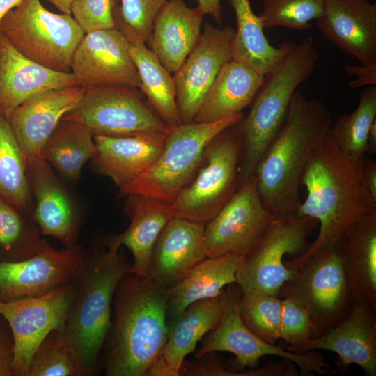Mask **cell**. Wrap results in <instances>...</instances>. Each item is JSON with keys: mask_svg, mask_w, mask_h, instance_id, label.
Returning a JSON list of instances; mask_svg holds the SVG:
<instances>
[{"mask_svg": "<svg viewBox=\"0 0 376 376\" xmlns=\"http://www.w3.org/2000/svg\"><path fill=\"white\" fill-rule=\"evenodd\" d=\"M363 161L347 157L328 132L315 148L301 178L307 196L296 214L315 219L320 230L302 253L285 263L288 268L297 269L339 242L354 224L376 212V200L364 181Z\"/></svg>", "mask_w": 376, "mask_h": 376, "instance_id": "cell-1", "label": "cell"}, {"mask_svg": "<svg viewBox=\"0 0 376 376\" xmlns=\"http://www.w3.org/2000/svg\"><path fill=\"white\" fill-rule=\"evenodd\" d=\"M169 291L132 272L120 280L100 356V372L103 370L106 376H146L167 340Z\"/></svg>", "mask_w": 376, "mask_h": 376, "instance_id": "cell-2", "label": "cell"}, {"mask_svg": "<svg viewBox=\"0 0 376 376\" xmlns=\"http://www.w3.org/2000/svg\"><path fill=\"white\" fill-rule=\"evenodd\" d=\"M331 125V113L322 102L295 93L253 173L261 200L275 218L296 214L301 203L299 189L304 171Z\"/></svg>", "mask_w": 376, "mask_h": 376, "instance_id": "cell-3", "label": "cell"}, {"mask_svg": "<svg viewBox=\"0 0 376 376\" xmlns=\"http://www.w3.org/2000/svg\"><path fill=\"white\" fill-rule=\"evenodd\" d=\"M131 272L132 264L125 251L107 246L102 237L82 248L75 279V295L63 327L81 376L100 373V356L110 327L114 292Z\"/></svg>", "mask_w": 376, "mask_h": 376, "instance_id": "cell-4", "label": "cell"}, {"mask_svg": "<svg viewBox=\"0 0 376 376\" xmlns=\"http://www.w3.org/2000/svg\"><path fill=\"white\" fill-rule=\"evenodd\" d=\"M318 58L313 40L307 37L265 76L248 115L236 124L241 139L237 185L253 175L279 130L297 87L311 76Z\"/></svg>", "mask_w": 376, "mask_h": 376, "instance_id": "cell-5", "label": "cell"}, {"mask_svg": "<svg viewBox=\"0 0 376 376\" xmlns=\"http://www.w3.org/2000/svg\"><path fill=\"white\" fill-rule=\"evenodd\" d=\"M243 117L241 113L217 122H191L169 127L157 160L147 171L120 187V194H141L172 203L194 177L208 144Z\"/></svg>", "mask_w": 376, "mask_h": 376, "instance_id": "cell-6", "label": "cell"}, {"mask_svg": "<svg viewBox=\"0 0 376 376\" xmlns=\"http://www.w3.org/2000/svg\"><path fill=\"white\" fill-rule=\"evenodd\" d=\"M0 34L29 59L68 72L85 33L72 15L51 12L40 0H22L0 21Z\"/></svg>", "mask_w": 376, "mask_h": 376, "instance_id": "cell-7", "label": "cell"}, {"mask_svg": "<svg viewBox=\"0 0 376 376\" xmlns=\"http://www.w3.org/2000/svg\"><path fill=\"white\" fill-rule=\"evenodd\" d=\"M278 297L290 299L309 314L318 336L339 324L352 307L342 240L296 269Z\"/></svg>", "mask_w": 376, "mask_h": 376, "instance_id": "cell-8", "label": "cell"}, {"mask_svg": "<svg viewBox=\"0 0 376 376\" xmlns=\"http://www.w3.org/2000/svg\"><path fill=\"white\" fill-rule=\"evenodd\" d=\"M241 139L236 125L223 131L206 147L189 182L171 203L173 216L206 224L237 187Z\"/></svg>", "mask_w": 376, "mask_h": 376, "instance_id": "cell-9", "label": "cell"}, {"mask_svg": "<svg viewBox=\"0 0 376 376\" xmlns=\"http://www.w3.org/2000/svg\"><path fill=\"white\" fill-rule=\"evenodd\" d=\"M318 221L292 214L275 218L258 242L242 256L236 283L242 290H260L277 296L283 284L296 273L288 268L284 257H296L308 246V237Z\"/></svg>", "mask_w": 376, "mask_h": 376, "instance_id": "cell-10", "label": "cell"}, {"mask_svg": "<svg viewBox=\"0 0 376 376\" xmlns=\"http://www.w3.org/2000/svg\"><path fill=\"white\" fill-rule=\"evenodd\" d=\"M62 120L79 123L93 135L165 133L168 127L144 101L138 88L86 87L78 105Z\"/></svg>", "mask_w": 376, "mask_h": 376, "instance_id": "cell-11", "label": "cell"}, {"mask_svg": "<svg viewBox=\"0 0 376 376\" xmlns=\"http://www.w3.org/2000/svg\"><path fill=\"white\" fill-rule=\"evenodd\" d=\"M241 290L237 286L226 290V308L218 324L201 340L200 347L194 357H200L210 352H229L235 355L229 362L230 371L240 373L254 368L259 359L265 356L280 357L293 362L300 370L301 375L313 373L325 374L329 369L322 354L315 351L295 353L272 345L253 334L242 322L238 303Z\"/></svg>", "mask_w": 376, "mask_h": 376, "instance_id": "cell-12", "label": "cell"}, {"mask_svg": "<svg viewBox=\"0 0 376 376\" xmlns=\"http://www.w3.org/2000/svg\"><path fill=\"white\" fill-rule=\"evenodd\" d=\"M75 291L74 280L40 296L0 301V315L14 340L13 376H26L37 347L51 331L64 326Z\"/></svg>", "mask_w": 376, "mask_h": 376, "instance_id": "cell-13", "label": "cell"}, {"mask_svg": "<svg viewBox=\"0 0 376 376\" xmlns=\"http://www.w3.org/2000/svg\"><path fill=\"white\" fill-rule=\"evenodd\" d=\"M274 219L265 207L252 175L238 185L227 203L205 224L207 257L245 255Z\"/></svg>", "mask_w": 376, "mask_h": 376, "instance_id": "cell-14", "label": "cell"}, {"mask_svg": "<svg viewBox=\"0 0 376 376\" xmlns=\"http://www.w3.org/2000/svg\"><path fill=\"white\" fill-rule=\"evenodd\" d=\"M82 248L75 244L56 249L44 240L40 250L31 258L0 260V301L40 296L73 281Z\"/></svg>", "mask_w": 376, "mask_h": 376, "instance_id": "cell-15", "label": "cell"}, {"mask_svg": "<svg viewBox=\"0 0 376 376\" xmlns=\"http://www.w3.org/2000/svg\"><path fill=\"white\" fill-rule=\"evenodd\" d=\"M235 30L206 23L200 38L174 73L176 101L182 123L194 118L221 68L232 60Z\"/></svg>", "mask_w": 376, "mask_h": 376, "instance_id": "cell-16", "label": "cell"}, {"mask_svg": "<svg viewBox=\"0 0 376 376\" xmlns=\"http://www.w3.org/2000/svg\"><path fill=\"white\" fill-rule=\"evenodd\" d=\"M78 85L125 86L140 88V79L128 40L116 28L85 33L70 66Z\"/></svg>", "mask_w": 376, "mask_h": 376, "instance_id": "cell-17", "label": "cell"}, {"mask_svg": "<svg viewBox=\"0 0 376 376\" xmlns=\"http://www.w3.org/2000/svg\"><path fill=\"white\" fill-rule=\"evenodd\" d=\"M287 350L304 353L329 350L338 356V368L359 366L368 376L376 375V310L368 300L352 302L347 316L339 324L301 345Z\"/></svg>", "mask_w": 376, "mask_h": 376, "instance_id": "cell-18", "label": "cell"}, {"mask_svg": "<svg viewBox=\"0 0 376 376\" xmlns=\"http://www.w3.org/2000/svg\"><path fill=\"white\" fill-rule=\"evenodd\" d=\"M26 173L36 205L32 217L42 235L77 244L81 219L77 207L49 164L41 155L26 158Z\"/></svg>", "mask_w": 376, "mask_h": 376, "instance_id": "cell-19", "label": "cell"}, {"mask_svg": "<svg viewBox=\"0 0 376 376\" xmlns=\"http://www.w3.org/2000/svg\"><path fill=\"white\" fill-rule=\"evenodd\" d=\"M84 89L77 84L45 91L22 103L6 118L26 158L41 155L62 118L78 105Z\"/></svg>", "mask_w": 376, "mask_h": 376, "instance_id": "cell-20", "label": "cell"}, {"mask_svg": "<svg viewBox=\"0 0 376 376\" xmlns=\"http://www.w3.org/2000/svg\"><path fill=\"white\" fill-rule=\"evenodd\" d=\"M205 226L180 217L171 218L162 230L153 247L148 277L170 290L207 258Z\"/></svg>", "mask_w": 376, "mask_h": 376, "instance_id": "cell-21", "label": "cell"}, {"mask_svg": "<svg viewBox=\"0 0 376 376\" xmlns=\"http://www.w3.org/2000/svg\"><path fill=\"white\" fill-rule=\"evenodd\" d=\"M316 26L325 38L360 63L376 62L375 3L326 0Z\"/></svg>", "mask_w": 376, "mask_h": 376, "instance_id": "cell-22", "label": "cell"}, {"mask_svg": "<svg viewBox=\"0 0 376 376\" xmlns=\"http://www.w3.org/2000/svg\"><path fill=\"white\" fill-rule=\"evenodd\" d=\"M77 85L71 72L43 66L20 54L0 34V114L7 118L28 99L47 91Z\"/></svg>", "mask_w": 376, "mask_h": 376, "instance_id": "cell-23", "label": "cell"}, {"mask_svg": "<svg viewBox=\"0 0 376 376\" xmlns=\"http://www.w3.org/2000/svg\"><path fill=\"white\" fill-rule=\"evenodd\" d=\"M166 132L93 135L97 155L93 164L120 188L152 167L163 150Z\"/></svg>", "mask_w": 376, "mask_h": 376, "instance_id": "cell-24", "label": "cell"}, {"mask_svg": "<svg viewBox=\"0 0 376 376\" xmlns=\"http://www.w3.org/2000/svg\"><path fill=\"white\" fill-rule=\"evenodd\" d=\"M124 212L130 225L120 234L102 237L108 247L119 249L125 246L132 254V272L148 276L153 247L164 226L173 218L171 203L141 194L126 195Z\"/></svg>", "mask_w": 376, "mask_h": 376, "instance_id": "cell-25", "label": "cell"}, {"mask_svg": "<svg viewBox=\"0 0 376 376\" xmlns=\"http://www.w3.org/2000/svg\"><path fill=\"white\" fill-rule=\"evenodd\" d=\"M205 14L189 8L183 0H166L153 20L151 50L171 73H175L201 34Z\"/></svg>", "mask_w": 376, "mask_h": 376, "instance_id": "cell-26", "label": "cell"}, {"mask_svg": "<svg viewBox=\"0 0 376 376\" xmlns=\"http://www.w3.org/2000/svg\"><path fill=\"white\" fill-rule=\"evenodd\" d=\"M265 76L230 60L220 70L193 122L213 123L242 113L253 100Z\"/></svg>", "mask_w": 376, "mask_h": 376, "instance_id": "cell-27", "label": "cell"}, {"mask_svg": "<svg viewBox=\"0 0 376 376\" xmlns=\"http://www.w3.org/2000/svg\"><path fill=\"white\" fill-rule=\"evenodd\" d=\"M342 245L352 302L364 299L376 310V212L354 224Z\"/></svg>", "mask_w": 376, "mask_h": 376, "instance_id": "cell-28", "label": "cell"}, {"mask_svg": "<svg viewBox=\"0 0 376 376\" xmlns=\"http://www.w3.org/2000/svg\"><path fill=\"white\" fill-rule=\"evenodd\" d=\"M242 256L226 254L206 258L169 291L167 322L177 318L191 303L219 296L224 288L236 283Z\"/></svg>", "mask_w": 376, "mask_h": 376, "instance_id": "cell-29", "label": "cell"}, {"mask_svg": "<svg viewBox=\"0 0 376 376\" xmlns=\"http://www.w3.org/2000/svg\"><path fill=\"white\" fill-rule=\"evenodd\" d=\"M236 17L237 30L232 41V59L252 68L265 76L281 63L295 44L285 42L272 46L265 37L258 15L249 0H230Z\"/></svg>", "mask_w": 376, "mask_h": 376, "instance_id": "cell-30", "label": "cell"}, {"mask_svg": "<svg viewBox=\"0 0 376 376\" xmlns=\"http://www.w3.org/2000/svg\"><path fill=\"white\" fill-rule=\"evenodd\" d=\"M226 301L224 290L217 297L190 304L177 318L168 322V337L161 354L179 375L185 357L195 351L198 342L220 321Z\"/></svg>", "mask_w": 376, "mask_h": 376, "instance_id": "cell-31", "label": "cell"}, {"mask_svg": "<svg viewBox=\"0 0 376 376\" xmlns=\"http://www.w3.org/2000/svg\"><path fill=\"white\" fill-rule=\"evenodd\" d=\"M125 36L139 76V89L168 127L181 125L173 77L145 42L132 36Z\"/></svg>", "mask_w": 376, "mask_h": 376, "instance_id": "cell-32", "label": "cell"}, {"mask_svg": "<svg viewBox=\"0 0 376 376\" xmlns=\"http://www.w3.org/2000/svg\"><path fill=\"white\" fill-rule=\"evenodd\" d=\"M96 155L93 134L79 123L61 120L40 155L66 179L76 182L85 163Z\"/></svg>", "mask_w": 376, "mask_h": 376, "instance_id": "cell-33", "label": "cell"}, {"mask_svg": "<svg viewBox=\"0 0 376 376\" xmlns=\"http://www.w3.org/2000/svg\"><path fill=\"white\" fill-rule=\"evenodd\" d=\"M0 196L19 212L32 216L26 158L7 119L0 114Z\"/></svg>", "mask_w": 376, "mask_h": 376, "instance_id": "cell-34", "label": "cell"}, {"mask_svg": "<svg viewBox=\"0 0 376 376\" xmlns=\"http://www.w3.org/2000/svg\"><path fill=\"white\" fill-rule=\"evenodd\" d=\"M375 121L376 86H370L361 93L354 111L338 117L328 134L347 157L362 161L366 156L368 136Z\"/></svg>", "mask_w": 376, "mask_h": 376, "instance_id": "cell-35", "label": "cell"}, {"mask_svg": "<svg viewBox=\"0 0 376 376\" xmlns=\"http://www.w3.org/2000/svg\"><path fill=\"white\" fill-rule=\"evenodd\" d=\"M35 222L26 220L18 210L0 196V248L9 261L24 260L36 255L44 240Z\"/></svg>", "mask_w": 376, "mask_h": 376, "instance_id": "cell-36", "label": "cell"}, {"mask_svg": "<svg viewBox=\"0 0 376 376\" xmlns=\"http://www.w3.org/2000/svg\"><path fill=\"white\" fill-rule=\"evenodd\" d=\"M238 311L242 322L253 334L276 345L281 312L279 297L260 290H242Z\"/></svg>", "mask_w": 376, "mask_h": 376, "instance_id": "cell-37", "label": "cell"}, {"mask_svg": "<svg viewBox=\"0 0 376 376\" xmlns=\"http://www.w3.org/2000/svg\"><path fill=\"white\" fill-rule=\"evenodd\" d=\"M26 376H81L73 348L63 327L51 331L37 347Z\"/></svg>", "mask_w": 376, "mask_h": 376, "instance_id": "cell-38", "label": "cell"}, {"mask_svg": "<svg viewBox=\"0 0 376 376\" xmlns=\"http://www.w3.org/2000/svg\"><path fill=\"white\" fill-rule=\"evenodd\" d=\"M326 0H263L260 17L264 29L306 30L323 13Z\"/></svg>", "mask_w": 376, "mask_h": 376, "instance_id": "cell-39", "label": "cell"}, {"mask_svg": "<svg viewBox=\"0 0 376 376\" xmlns=\"http://www.w3.org/2000/svg\"><path fill=\"white\" fill-rule=\"evenodd\" d=\"M166 0H121L114 13L116 28L150 43L155 17Z\"/></svg>", "mask_w": 376, "mask_h": 376, "instance_id": "cell-40", "label": "cell"}, {"mask_svg": "<svg viewBox=\"0 0 376 376\" xmlns=\"http://www.w3.org/2000/svg\"><path fill=\"white\" fill-rule=\"evenodd\" d=\"M318 336L308 312L299 304L290 299H281V312L279 339L289 347H297Z\"/></svg>", "mask_w": 376, "mask_h": 376, "instance_id": "cell-41", "label": "cell"}, {"mask_svg": "<svg viewBox=\"0 0 376 376\" xmlns=\"http://www.w3.org/2000/svg\"><path fill=\"white\" fill-rule=\"evenodd\" d=\"M118 5V0H73L71 15L84 33L113 29Z\"/></svg>", "mask_w": 376, "mask_h": 376, "instance_id": "cell-42", "label": "cell"}, {"mask_svg": "<svg viewBox=\"0 0 376 376\" xmlns=\"http://www.w3.org/2000/svg\"><path fill=\"white\" fill-rule=\"evenodd\" d=\"M14 340L10 328L0 320V376H13Z\"/></svg>", "mask_w": 376, "mask_h": 376, "instance_id": "cell-43", "label": "cell"}, {"mask_svg": "<svg viewBox=\"0 0 376 376\" xmlns=\"http://www.w3.org/2000/svg\"><path fill=\"white\" fill-rule=\"evenodd\" d=\"M345 72L356 78L348 82L351 88L376 86V62L360 65H345Z\"/></svg>", "mask_w": 376, "mask_h": 376, "instance_id": "cell-44", "label": "cell"}, {"mask_svg": "<svg viewBox=\"0 0 376 376\" xmlns=\"http://www.w3.org/2000/svg\"><path fill=\"white\" fill-rule=\"evenodd\" d=\"M363 175L371 196L376 200V162L368 156L363 161Z\"/></svg>", "mask_w": 376, "mask_h": 376, "instance_id": "cell-45", "label": "cell"}, {"mask_svg": "<svg viewBox=\"0 0 376 376\" xmlns=\"http://www.w3.org/2000/svg\"><path fill=\"white\" fill-rule=\"evenodd\" d=\"M146 376H179V372L160 354L149 367Z\"/></svg>", "mask_w": 376, "mask_h": 376, "instance_id": "cell-46", "label": "cell"}, {"mask_svg": "<svg viewBox=\"0 0 376 376\" xmlns=\"http://www.w3.org/2000/svg\"><path fill=\"white\" fill-rule=\"evenodd\" d=\"M197 7L205 15H210L219 24L222 22L221 0H196Z\"/></svg>", "mask_w": 376, "mask_h": 376, "instance_id": "cell-47", "label": "cell"}, {"mask_svg": "<svg viewBox=\"0 0 376 376\" xmlns=\"http://www.w3.org/2000/svg\"><path fill=\"white\" fill-rule=\"evenodd\" d=\"M376 152V121L372 125L367 140L366 156Z\"/></svg>", "mask_w": 376, "mask_h": 376, "instance_id": "cell-48", "label": "cell"}, {"mask_svg": "<svg viewBox=\"0 0 376 376\" xmlns=\"http://www.w3.org/2000/svg\"><path fill=\"white\" fill-rule=\"evenodd\" d=\"M55 6L61 13L71 15V5L73 0H45Z\"/></svg>", "mask_w": 376, "mask_h": 376, "instance_id": "cell-49", "label": "cell"}, {"mask_svg": "<svg viewBox=\"0 0 376 376\" xmlns=\"http://www.w3.org/2000/svg\"><path fill=\"white\" fill-rule=\"evenodd\" d=\"M22 0H0V21L1 19Z\"/></svg>", "mask_w": 376, "mask_h": 376, "instance_id": "cell-50", "label": "cell"}]
</instances>
